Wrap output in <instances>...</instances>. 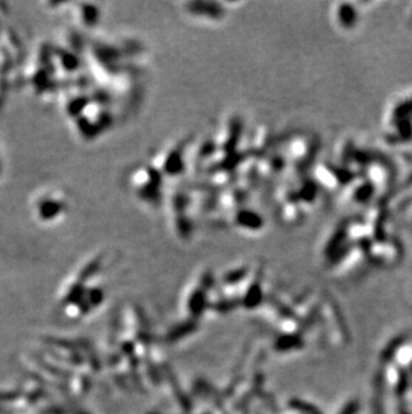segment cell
<instances>
[{
    "label": "cell",
    "mask_w": 412,
    "mask_h": 414,
    "mask_svg": "<svg viewBox=\"0 0 412 414\" xmlns=\"http://www.w3.org/2000/svg\"><path fill=\"white\" fill-rule=\"evenodd\" d=\"M353 17H355V13L353 10L349 8V6H343L340 10V20L342 24L346 27H351L353 24Z\"/></svg>",
    "instance_id": "cell-1"
}]
</instances>
